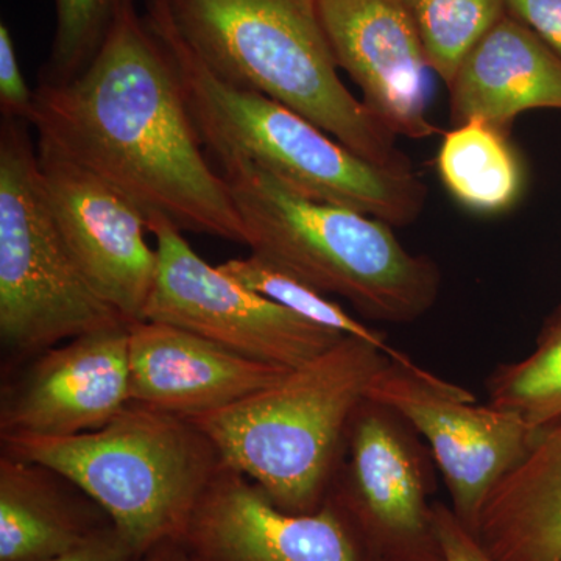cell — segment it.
I'll list each match as a JSON object with an SVG mask.
<instances>
[{
	"label": "cell",
	"mask_w": 561,
	"mask_h": 561,
	"mask_svg": "<svg viewBox=\"0 0 561 561\" xmlns=\"http://www.w3.org/2000/svg\"><path fill=\"white\" fill-rule=\"evenodd\" d=\"M474 535L493 561H561V423L493 490Z\"/></svg>",
	"instance_id": "cell-18"
},
{
	"label": "cell",
	"mask_w": 561,
	"mask_h": 561,
	"mask_svg": "<svg viewBox=\"0 0 561 561\" xmlns=\"http://www.w3.org/2000/svg\"><path fill=\"white\" fill-rule=\"evenodd\" d=\"M179 542L187 561H376L331 501L306 515L283 512L224 461Z\"/></svg>",
	"instance_id": "cell-12"
},
{
	"label": "cell",
	"mask_w": 561,
	"mask_h": 561,
	"mask_svg": "<svg viewBox=\"0 0 561 561\" xmlns=\"http://www.w3.org/2000/svg\"><path fill=\"white\" fill-rule=\"evenodd\" d=\"M28 124L181 231L247 245V228L221 173L209 164L179 69L161 39L122 0L101 49L79 76L39 83Z\"/></svg>",
	"instance_id": "cell-1"
},
{
	"label": "cell",
	"mask_w": 561,
	"mask_h": 561,
	"mask_svg": "<svg viewBox=\"0 0 561 561\" xmlns=\"http://www.w3.org/2000/svg\"><path fill=\"white\" fill-rule=\"evenodd\" d=\"M505 7L561 57V0H505Z\"/></svg>",
	"instance_id": "cell-26"
},
{
	"label": "cell",
	"mask_w": 561,
	"mask_h": 561,
	"mask_svg": "<svg viewBox=\"0 0 561 561\" xmlns=\"http://www.w3.org/2000/svg\"><path fill=\"white\" fill-rule=\"evenodd\" d=\"M28 122L0 125V342L16 360L130 323L91 286L51 213Z\"/></svg>",
	"instance_id": "cell-7"
},
{
	"label": "cell",
	"mask_w": 561,
	"mask_h": 561,
	"mask_svg": "<svg viewBox=\"0 0 561 561\" xmlns=\"http://www.w3.org/2000/svg\"><path fill=\"white\" fill-rule=\"evenodd\" d=\"M128 359L131 401L184 419L228 408L291 370L151 320L130 324Z\"/></svg>",
	"instance_id": "cell-15"
},
{
	"label": "cell",
	"mask_w": 561,
	"mask_h": 561,
	"mask_svg": "<svg viewBox=\"0 0 561 561\" xmlns=\"http://www.w3.org/2000/svg\"><path fill=\"white\" fill-rule=\"evenodd\" d=\"M508 133L471 119L443 135L435 168L443 186L479 214L512 209L526 187V168Z\"/></svg>",
	"instance_id": "cell-19"
},
{
	"label": "cell",
	"mask_w": 561,
	"mask_h": 561,
	"mask_svg": "<svg viewBox=\"0 0 561 561\" xmlns=\"http://www.w3.org/2000/svg\"><path fill=\"white\" fill-rule=\"evenodd\" d=\"M130 324L87 332L33 357L0 408V437L101 430L131 402Z\"/></svg>",
	"instance_id": "cell-13"
},
{
	"label": "cell",
	"mask_w": 561,
	"mask_h": 561,
	"mask_svg": "<svg viewBox=\"0 0 561 561\" xmlns=\"http://www.w3.org/2000/svg\"><path fill=\"white\" fill-rule=\"evenodd\" d=\"M434 457L400 413L365 398L351 419L330 496L376 561H445Z\"/></svg>",
	"instance_id": "cell-8"
},
{
	"label": "cell",
	"mask_w": 561,
	"mask_h": 561,
	"mask_svg": "<svg viewBox=\"0 0 561 561\" xmlns=\"http://www.w3.org/2000/svg\"><path fill=\"white\" fill-rule=\"evenodd\" d=\"M423 41L432 72L451 84L457 69L507 14L505 0H400Z\"/></svg>",
	"instance_id": "cell-22"
},
{
	"label": "cell",
	"mask_w": 561,
	"mask_h": 561,
	"mask_svg": "<svg viewBox=\"0 0 561 561\" xmlns=\"http://www.w3.org/2000/svg\"><path fill=\"white\" fill-rule=\"evenodd\" d=\"M486 393L490 405L540 434L561 423V306L546 320L534 353L491 373Z\"/></svg>",
	"instance_id": "cell-21"
},
{
	"label": "cell",
	"mask_w": 561,
	"mask_h": 561,
	"mask_svg": "<svg viewBox=\"0 0 561 561\" xmlns=\"http://www.w3.org/2000/svg\"><path fill=\"white\" fill-rule=\"evenodd\" d=\"M247 228V247L337 295L365 319L408 324L434 308L438 265L411 253L393 227L357 210L302 197L238 154H216Z\"/></svg>",
	"instance_id": "cell-3"
},
{
	"label": "cell",
	"mask_w": 561,
	"mask_h": 561,
	"mask_svg": "<svg viewBox=\"0 0 561 561\" xmlns=\"http://www.w3.org/2000/svg\"><path fill=\"white\" fill-rule=\"evenodd\" d=\"M448 90L454 125L481 119L511 133L527 111H561V57L507 13L465 57Z\"/></svg>",
	"instance_id": "cell-16"
},
{
	"label": "cell",
	"mask_w": 561,
	"mask_h": 561,
	"mask_svg": "<svg viewBox=\"0 0 561 561\" xmlns=\"http://www.w3.org/2000/svg\"><path fill=\"white\" fill-rule=\"evenodd\" d=\"M139 561H187L179 540H165L151 548Z\"/></svg>",
	"instance_id": "cell-28"
},
{
	"label": "cell",
	"mask_w": 561,
	"mask_h": 561,
	"mask_svg": "<svg viewBox=\"0 0 561 561\" xmlns=\"http://www.w3.org/2000/svg\"><path fill=\"white\" fill-rule=\"evenodd\" d=\"M389 357L354 337L291 368L278 382L192 423L221 461L283 512L306 515L330 496L354 412Z\"/></svg>",
	"instance_id": "cell-5"
},
{
	"label": "cell",
	"mask_w": 561,
	"mask_h": 561,
	"mask_svg": "<svg viewBox=\"0 0 561 561\" xmlns=\"http://www.w3.org/2000/svg\"><path fill=\"white\" fill-rule=\"evenodd\" d=\"M35 91L28 88L9 25L0 24V111L3 119L31 121Z\"/></svg>",
	"instance_id": "cell-24"
},
{
	"label": "cell",
	"mask_w": 561,
	"mask_h": 561,
	"mask_svg": "<svg viewBox=\"0 0 561 561\" xmlns=\"http://www.w3.org/2000/svg\"><path fill=\"white\" fill-rule=\"evenodd\" d=\"M434 518L445 561H493L449 505L434 502Z\"/></svg>",
	"instance_id": "cell-25"
},
{
	"label": "cell",
	"mask_w": 561,
	"mask_h": 561,
	"mask_svg": "<svg viewBox=\"0 0 561 561\" xmlns=\"http://www.w3.org/2000/svg\"><path fill=\"white\" fill-rule=\"evenodd\" d=\"M101 505L60 472L0 457V561H51L110 526Z\"/></svg>",
	"instance_id": "cell-17"
},
{
	"label": "cell",
	"mask_w": 561,
	"mask_h": 561,
	"mask_svg": "<svg viewBox=\"0 0 561 561\" xmlns=\"http://www.w3.org/2000/svg\"><path fill=\"white\" fill-rule=\"evenodd\" d=\"M367 398L400 413L423 438L448 486L453 512L472 535L490 494L540 437L515 413L476 404L470 391L413 360L389 359Z\"/></svg>",
	"instance_id": "cell-10"
},
{
	"label": "cell",
	"mask_w": 561,
	"mask_h": 561,
	"mask_svg": "<svg viewBox=\"0 0 561 561\" xmlns=\"http://www.w3.org/2000/svg\"><path fill=\"white\" fill-rule=\"evenodd\" d=\"M38 164L51 213L80 271L125 320H142L158 272V250L147 242L144 210L39 138Z\"/></svg>",
	"instance_id": "cell-11"
},
{
	"label": "cell",
	"mask_w": 561,
	"mask_h": 561,
	"mask_svg": "<svg viewBox=\"0 0 561 561\" xmlns=\"http://www.w3.org/2000/svg\"><path fill=\"white\" fill-rule=\"evenodd\" d=\"M144 20L179 69L210 157L238 154L302 197L367 214L393 228L419 220L427 198L419 173L365 160L289 106L225 83L187 46L165 0H147Z\"/></svg>",
	"instance_id": "cell-2"
},
{
	"label": "cell",
	"mask_w": 561,
	"mask_h": 561,
	"mask_svg": "<svg viewBox=\"0 0 561 561\" xmlns=\"http://www.w3.org/2000/svg\"><path fill=\"white\" fill-rule=\"evenodd\" d=\"M217 267L247 289L256 291L302 319L370 343L375 348L382 351L389 359L402 364L412 362L409 354L391 348L382 332L362 323L337 301L331 300L319 287L262 254L251 251L249 256L232 257L221 262Z\"/></svg>",
	"instance_id": "cell-20"
},
{
	"label": "cell",
	"mask_w": 561,
	"mask_h": 561,
	"mask_svg": "<svg viewBox=\"0 0 561 561\" xmlns=\"http://www.w3.org/2000/svg\"><path fill=\"white\" fill-rule=\"evenodd\" d=\"M122 0H55V35L39 83L79 76L101 49Z\"/></svg>",
	"instance_id": "cell-23"
},
{
	"label": "cell",
	"mask_w": 561,
	"mask_h": 561,
	"mask_svg": "<svg viewBox=\"0 0 561 561\" xmlns=\"http://www.w3.org/2000/svg\"><path fill=\"white\" fill-rule=\"evenodd\" d=\"M187 46L225 83L289 106L365 160L413 171L393 135L345 87L319 0H165Z\"/></svg>",
	"instance_id": "cell-4"
},
{
	"label": "cell",
	"mask_w": 561,
	"mask_h": 561,
	"mask_svg": "<svg viewBox=\"0 0 561 561\" xmlns=\"http://www.w3.org/2000/svg\"><path fill=\"white\" fill-rule=\"evenodd\" d=\"M131 542L122 535L114 524L95 531L77 548L62 553L51 561H139Z\"/></svg>",
	"instance_id": "cell-27"
},
{
	"label": "cell",
	"mask_w": 561,
	"mask_h": 561,
	"mask_svg": "<svg viewBox=\"0 0 561 561\" xmlns=\"http://www.w3.org/2000/svg\"><path fill=\"white\" fill-rule=\"evenodd\" d=\"M2 453L46 465L76 483L101 505L139 559L161 541L179 540L221 465L197 424L133 401L101 430L5 438Z\"/></svg>",
	"instance_id": "cell-6"
},
{
	"label": "cell",
	"mask_w": 561,
	"mask_h": 561,
	"mask_svg": "<svg viewBox=\"0 0 561 561\" xmlns=\"http://www.w3.org/2000/svg\"><path fill=\"white\" fill-rule=\"evenodd\" d=\"M149 231L157 236L158 272L142 320L172 324L241 356L286 368L308 364L346 337L209 265L165 217H150Z\"/></svg>",
	"instance_id": "cell-9"
},
{
	"label": "cell",
	"mask_w": 561,
	"mask_h": 561,
	"mask_svg": "<svg viewBox=\"0 0 561 561\" xmlns=\"http://www.w3.org/2000/svg\"><path fill=\"white\" fill-rule=\"evenodd\" d=\"M335 65L362 92V103L393 135L438 133L427 116L431 65L400 0H319Z\"/></svg>",
	"instance_id": "cell-14"
}]
</instances>
